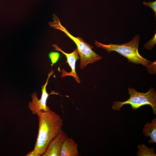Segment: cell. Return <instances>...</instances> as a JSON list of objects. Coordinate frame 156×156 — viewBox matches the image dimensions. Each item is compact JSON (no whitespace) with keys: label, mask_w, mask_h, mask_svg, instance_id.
<instances>
[{"label":"cell","mask_w":156,"mask_h":156,"mask_svg":"<svg viewBox=\"0 0 156 156\" xmlns=\"http://www.w3.org/2000/svg\"><path fill=\"white\" fill-rule=\"evenodd\" d=\"M52 46L54 48V50L61 52L65 55L67 59L66 62L68 64L71 69V72H69L66 71L64 69H62L61 77H63L68 76H72L77 83H79L81 81L75 70L76 62L79 57L77 49L72 52L68 53L65 52L55 44H53Z\"/></svg>","instance_id":"cell-6"},{"label":"cell","mask_w":156,"mask_h":156,"mask_svg":"<svg viewBox=\"0 0 156 156\" xmlns=\"http://www.w3.org/2000/svg\"><path fill=\"white\" fill-rule=\"evenodd\" d=\"M60 56L59 53L56 52H51L49 54V57L51 60V66L55 63L58 60Z\"/></svg>","instance_id":"cell-12"},{"label":"cell","mask_w":156,"mask_h":156,"mask_svg":"<svg viewBox=\"0 0 156 156\" xmlns=\"http://www.w3.org/2000/svg\"><path fill=\"white\" fill-rule=\"evenodd\" d=\"M156 43V34H154L153 38L144 45V47L147 49L151 50Z\"/></svg>","instance_id":"cell-11"},{"label":"cell","mask_w":156,"mask_h":156,"mask_svg":"<svg viewBox=\"0 0 156 156\" xmlns=\"http://www.w3.org/2000/svg\"><path fill=\"white\" fill-rule=\"evenodd\" d=\"M78 146L74 140L68 137L64 141L62 144L60 156H78L79 153Z\"/></svg>","instance_id":"cell-8"},{"label":"cell","mask_w":156,"mask_h":156,"mask_svg":"<svg viewBox=\"0 0 156 156\" xmlns=\"http://www.w3.org/2000/svg\"><path fill=\"white\" fill-rule=\"evenodd\" d=\"M68 137L62 130L50 142L42 156H60L62 144Z\"/></svg>","instance_id":"cell-7"},{"label":"cell","mask_w":156,"mask_h":156,"mask_svg":"<svg viewBox=\"0 0 156 156\" xmlns=\"http://www.w3.org/2000/svg\"><path fill=\"white\" fill-rule=\"evenodd\" d=\"M138 151L137 154L138 156H156L154 153V148H148L144 144L139 145L137 147Z\"/></svg>","instance_id":"cell-10"},{"label":"cell","mask_w":156,"mask_h":156,"mask_svg":"<svg viewBox=\"0 0 156 156\" xmlns=\"http://www.w3.org/2000/svg\"><path fill=\"white\" fill-rule=\"evenodd\" d=\"M36 115L38 119V131L33 150L41 156L50 142L62 130L63 120L50 109L46 112H40Z\"/></svg>","instance_id":"cell-1"},{"label":"cell","mask_w":156,"mask_h":156,"mask_svg":"<svg viewBox=\"0 0 156 156\" xmlns=\"http://www.w3.org/2000/svg\"><path fill=\"white\" fill-rule=\"evenodd\" d=\"M143 4L151 8L155 14V17L156 16V1H154L144 2Z\"/></svg>","instance_id":"cell-13"},{"label":"cell","mask_w":156,"mask_h":156,"mask_svg":"<svg viewBox=\"0 0 156 156\" xmlns=\"http://www.w3.org/2000/svg\"><path fill=\"white\" fill-rule=\"evenodd\" d=\"M26 156H40V155L37 151L33 150L31 152L28 153Z\"/></svg>","instance_id":"cell-14"},{"label":"cell","mask_w":156,"mask_h":156,"mask_svg":"<svg viewBox=\"0 0 156 156\" xmlns=\"http://www.w3.org/2000/svg\"><path fill=\"white\" fill-rule=\"evenodd\" d=\"M53 21L49 22L50 27L63 32L76 44L80 60L79 67L81 69H83L89 64L93 63L102 59L101 56L92 50L93 47L84 41L82 38L79 36L75 37L71 35L62 25L55 14H53Z\"/></svg>","instance_id":"cell-3"},{"label":"cell","mask_w":156,"mask_h":156,"mask_svg":"<svg viewBox=\"0 0 156 156\" xmlns=\"http://www.w3.org/2000/svg\"><path fill=\"white\" fill-rule=\"evenodd\" d=\"M142 131L146 137H149L150 140L148 141L149 143H156V118L152 120L151 122L146 124L143 127Z\"/></svg>","instance_id":"cell-9"},{"label":"cell","mask_w":156,"mask_h":156,"mask_svg":"<svg viewBox=\"0 0 156 156\" xmlns=\"http://www.w3.org/2000/svg\"><path fill=\"white\" fill-rule=\"evenodd\" d=\"M140 40L139 35H136L129 42L121 44H105L95 40L94 43L96 46L105 49L108 53L115 51L126 57L128 62L134 64H141L147 68L150 74L156 73V62H152L142 57L138 50Z\"/></svg>","instance_id":"cell-2"},{"label":"cell","mask_w":156,"mask_h":156,"mask_svg":"<svg viewBox=\"0 0 156 156\" xmlns=\"http://www.w3.org/2000/svg\"><path fill=\"white\" fill-rule=\"evenodd\" d=\"M53 73L54 71L53 70L50 71L48 75L46 82L42 86V94L40 99L38 98L36 92H34L32 94L31 96L32 100L29 102L28 107L31 111L32 114L36 115L40 112H46L50 109L47 105V102L49 95L52 94H49L47 92L46 87L49 78Z\"/></svg>","instance_id":"cell-5"},{"label":"cell","mask_w":156,"mask_h":156,"mask_svg":"<svg viewBox=\"0 0 156 156\" xmlns=\"http://www.w3.org/2000/svg\"><path fill=\"white\" fill-rule=\"evenodd\" d=\"M129 98L127 100L120 102L114 101L113 103L112 109L115 111H119L124 105L129 104L133 110H136L145 105L150 106L153 112L156 114V92L153 87H151L146 93L138 92L132 88L128 89Z\"/></svg>","instance_id":"cell-4"}]
</instances>
